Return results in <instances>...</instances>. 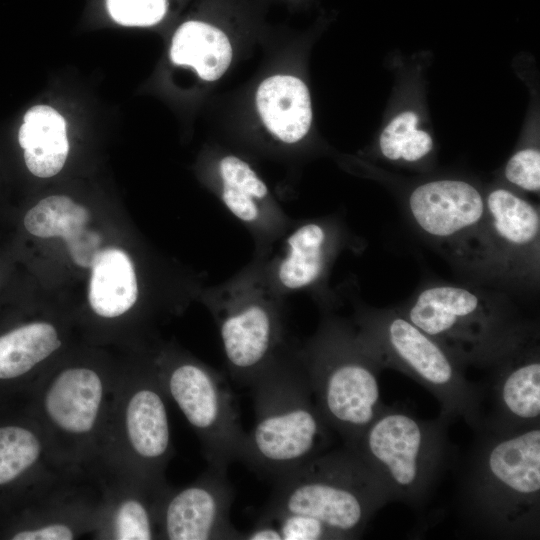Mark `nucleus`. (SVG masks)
Returning a JSON list of instances; mask_svg holds the SVG:
<instances>
[{
    "label": "nucleus",
    "instance_id": "23",
    "mask_svg": "<svg viewBox=\"0 0 540 540\" xmlns=\"http://www.w3.org/2000/svg\"><path fill=\"white\" fill-rule=\"evenodd\" d=\"M219 173L221 198L229 212L244 223L259 224L266 214L263 207L268 196L266 184L249 164L233 155L221 159Z\"/></svg>",
    "mask_w": 540,
    "mask_h": 540
},
{
    "label": "nucleus",
    "instance_id": "6",
    "mask_svg": "<svg viewBox=\"0 0 540 540\" xmlns=\"http://www.w3.org/2000/svg\"><path fill=\"white\" fill-rule=\"evenodd\" d=\"M355 327L383 368L395 369L427 389L449 422L462 419L474 432L481 428V387L434 338L396 307H361Z\"/></svg>",
    "mask_w": 540,
    "mask_h": 540
},
{
    "label": "nucleus",
    "instance_id": "3",
    "mask_svg": "<svg viewBox=\"0 0 540 540\" xmlns=\"http://www.w3.org/2000/svg\"><path fill=\"white\" fill-rule=\"evenodd\" d=\"M249 387L255 424L238 461L274 483L326 451L332 430L316 405L300 352L280 350Z\"/></svg>",
    "mask_w": 540,
    "mask_h": 540
},
{
    "label": "nucleus",
    "instance_id": "1",
    "mask_svg": "<svg viewBox=\"0 0 540 540\" xmlns=\"http://www.w3.org/2000/svg\"><path fill=\"white\" fill-rule=\"evenodd\" d=\"M458 488V508L480 536L540 535V426L514 434L475 432Z\"/></svg>",
    "mask_w": 540,
    "mask_h": 540
},
{
    "label": "nucleus",
    "instance_id": "26",
    "mask_svg": "<svg viewBox=\"0 0 540 540\" xmlns=\"http://www.w3.org/2000/svg\"><path fill=\"white\" fill-rule=\"evenodd\" d=\"M157 503L141 497H127L117 506L113 521V538L117 540H150L155 537L154 521Z\"/></svg>",
    "mask_w": 540,
    "mask_h": 540
},
{
    "label": "nucleus",
    "instance_id": "28",
    "mask_svg": "<svg viewBox=\"0 0 540 540\" xmlns=\"http://www.w3.org/2000/svg\"><path fill=\"white\" fill-rule=\"evenodd\" d=\"M279 528L282 540H338L336 534L320 520L300 513L260 514Z\"/></svg>",
    "mask_w": 540,
    "mask_h": 540
},
{
    "label": "nucleus",
    "instance_id": "29",
    "mask_svg": "<svg viewBox=\"0 0 540 540\" xmlns=\"http://www.w3.org/2000/svg\"><path fill=\"white\" fill-rule=\"evenodd\" d=\"M506 180L524 191L538 193L540 189V152L525 148L514 153L504 168Z\"/></svg>",
    "mask_w": 540,
    "mask_h": 540
},
{
    "label": "nucleus",
    "instance_id": "2",
    "mask_svg": "<svg viewBox=\"0 0 540 540\" xmlns=\"http://www.w3.org/2000/svg\"><path fill=\"white\" fill-rule=\"evenodd\" d=\"M465 369L489 370L539 337V326L508 294L473 284L433 281L396 306Z\"/></svg>",
    "mask_w": 540,
    "mask_h": 540
},
{
    "label": "nucleus",
    "instance_id": "7",
    "mask_svg": "<svg viewBox=\"0 0 540 540\" xmlns=\"http://www.w3.org/2000/svg\"><path fill=\"white\" fill-rule=\"evenodd\" d=\"M449 421L425 420L386 406L353 449L385 486L391 501L423 508L453 458Z\"/></svg>",
    "mask_w": 540,
    "mask_h": 540
},
{
    "label": "nucleus",
    "instance_id": "25",
    "mask_svg": "<svg viewBox=\"0 0 540 540\" xmlns=\"http://www.w3.org/2000/svg\"><path fill=\"white\" fill-rule=\"evenodd\" d=\"M41 452L40 439L31 430L15 425L0 427V485L31 468Z\"/></svg>",
    "mask_w": 540,
    "mask_h": 540
},
{
    "label": "nucleus",
    "instance_id": "9",
    "mask_svg": "<svg viewBox=\"0 0 540 540\" xmlns=\"http://www.w3.org/2000/svg\"><path fill=\"white\" fill-rule=\"evenodd\" d=\"M159 379L198 435L208 466L227 471L246 432L222 377L197 360L178 359L163 364Z\"/></svg>",
    "mask_w": 540,
    "mask_h": 540
},
{
    "label": "nucleus",
    "instance_id": "24",
    "mask_svg": "<svg viewBox=\"0 0 540 540\" xmlns=\"http://www.w3.org/2000/svg\"><path fill=\"white\" fill-rule=\"evenodd\" d=\"M418 116L406 111L396 116L382 131L379 146L382 155L391 160L416 162L432 151L431 136L417 129Z\"/></svg>",
    "mask_w": 540,
    "mask_h": 540
},
{
    "label": "nucleus",
    "instance_id": "13",
    "mask_svg": "<svg viewBox=\"0 0 540 540\" xmlns=\"http://www.w3.org/2000/svg\"><path fill=\"white\" fill-rule=\"evenodd\" d=\"M226 364L236 383L250 386L281 350L277 308L259 296H239L216 311Z\"/></svg>",
    "mask_w": 540,
    "mask_h": 540
},
{
    "label": "nucleus",
    "instance_id": "16",
    "mask_svg": "<svg viewBox=\"0 0 540 540\" xmlns=\"http://www.w3.org/2000/svg\"><path fill=\"white\" fill-rule=\"evenodd\" d=\"M339 240V229L330 222L308 221L296 227L275 268L279 287L299 291L318 285L337 254Z\"/></svg>",
    "mask_w": 540,
    "mask_h": 540
},
{
    "label": "nucleus",
    "instance_id": "15",
    "mask_svg": "<svg viewBox=\"0 0 540 540\" xmlns=\"http://www.w3.org/2000/svg\"><path fill=\"white\" fill-rule=\"evenodd\" d=\"M104 393V382L95 370L69 367L60 371L46 387L44 413L59 431L84 436L100 419Z\"/></svg>",
    "mask_w": 540,
    "mask_h": 540
},
{
    "label": "nucleus",
    "instance_id": "31",
    "mask_svg": "<svg viewBox=\"0 0 540 540\" xmlns=\"http://www.w3.org/2000/svg\"><path fill=\"white\" fill-rule=\"evenodd\" d=\"M243 540H282L279 528L271 519L259 516L254 526L243 532Z\"/></svg>",
    "mask_w": 540,
    "mask_h": 540
},
{
    "label": "nucleus",
    "instance_id": "11",
    "mask_svg": "<svg viewBox=\"0 0 540 540\" xmlns=\"http://www.w3.org/2000/svg\"><path fill=\"white\" fill-rule=\"evenodd\" d=\"M489 372L486 384L480 385L479 431L507 435L540 426L539 337L501 359Z\"/></svg>",
    "mask_w": 540,
    "mask_h": 540
},
{
    "label": "nucleus",
    "instance_id": "4",
    "mask_svg": "<svg viewBox=\"0 0 540 540\" xmlns=\"http://www.w3.org/2000/svg\"><path fill=\"white\" fill-rule=\"evenodd\" d=\"M316 405L344 446L352 448L386 405L379 376L384 369L356 327L326 318L300 352Z\"/></svg>",
    "mask_w": 540,
    "mask_h": 540
},
{
    "label": "nucleus",
    "instance_id": "20",
    "mask_svg": "<svg viewBox=\"0 0 540 540\" xmlns=\"http://www.w3.org/2000/svg\"><path fill=\"white\" fill-rule=\"evenodd\" d=\"M89 303L103 318H116L130 310L138 298L134 265L118 248L101 250L91 264Z\"/></svg>",
    "mask_w": 540,
    "mask_h": 540
},
{
    "label": "nucleus",
    "instance_id": "17",
    "mask_svg": "<svg viewBox=\"0 0 540 540\" xmlns=\"http://www.w3.org/2000/svg\"><path fill=\"white\" fill-rule=\"evenodd\" d=\"M88 210L64 195H53L39 201L24 217L26 230L40 238L61 237L73 261L91 267L99 252L101 238L88 229Z\"/></svg>",
    "mask_w": 540,
    "mask_h": 540
},
{
    "label": "nucleus",
    "instance_id": "5",
    "mask_svg": "<svg viewBox=\"0 0 540 540\" xmlns=\"http://www.w3.org/2000/svg\"><path fill=\"white\" fill-rule=\"evenodd\" d=\"M273 484L261 514L314 517L338 540L360 538L374 515L391 501L378 476L346 446L323 452Z\"/></svg>",
    "mask_w": 540,
    "mask_h": 540
},
{
    "label": "nucleus",
    "instance_id": "27",
    "mask_svg": "<svg viewBox=\"0 0 540 540\" xmlns=\"http://www.w3.org/2000/svg\"><path fill=\"white\" fill-rule=\"evenodd\" d=\"M111 17L125 26H150L165 15L166 0H107Z\"/></svg>",
    "mask_w": 540,
    "mask_h": 540
},
{
    "label": "nucleus",
    "instance_id": "8",
    "mask_svg": "<svg viewBox=\"0 0 540 540\" xmlns=\"http://www.w3.org/2000/svg\"><path fill=\"white\" fill-rule=\"evenodd\" d=\"M486 215L459 273L513 298L535 297L540 282V213L506 188L485 195Z\"/></svg>",
    "mask_w": 540,
    "mask_h": 540
},
{
    "label": "nucleus",
    "instance_id": "22",
    "mask_svg": "<svg viewBox=\"0 0 540 540\" xmlns=\"http://www.w3.org/2000/svg\"><path fill=\"white\" fill-rule=\"evenodd\" d=\"M61 346L54 325L33 322L0 336V379L22 376Z\"/></svg>",
    "mask_w": 540,
    "mask_h": 540
},
{
    "label": "nucleus",
    "instance_id": "19",
    "mask_svg": "<svg viewBox=\"0 0 540 540\" xmlns=\"http://www.w3.org/2000/svg\"><path fill=\"white\" fill-rule=\"evenodd\" d=\"M24 160L29 171L40 178H49L61 171L68 152L66 122L54 108L37 105L24 115L18 133Z\"/></svg>",
    "mask_w": 540,
    "mask_h": 540
},
{
    "label": "nucleus",
    "instance_id": "14",
    "mask_svg": "<svg viewBox=\"0 0 540 540\" xmlns=\"http://www.w3.org/2000/svg\"><path fill=\"white\" fill-rule=\"evenodd\" d=\"M164 391L160 379L137 382L127 397L124 412L127 443L154 486L159 485V476L171 453Z\"/></svg>",
    "mask_w": 540,
    "mask_h": 540
},
{
    "label": "nucleus",
    "instance_id": "10",
    "mask_svg": "<svg viewBox=\"0 0 540 540\" xmlns=\"http://www.w3.org/2000/svg\"><path fill=\"white\" fill-rule=\"evenodd\" d=\"M407 210L417 232L459 271L483 225L485 195L464 180H432L412 190Z\"/></svg>",
    "mask_w": 540,
    "mask_h": 540
},
{
    "label": "nucleus",
    "instance_id": "21",
    "mask_svg": "<svg viewBox=\"0 0 540 540\" xmlns=\"http://www.w3.org/2000/svg\"><path fill=\"white\" fill-rule=\"evenodd\" d=\"M170 57L174 64L193 67L203 80L215 81L227 70L232 48L227 36L218 28L188 21L175 32Z\"/></svg>",
    "mask_w": 540,
    "mask_h": 540
},
{
    "label": "nucleus",
    "instance_id": "30",
    "mask_svg": "<svg viewBox=\"0 0 540 540\" xmlns=\"http://www.w3.org/2000/svg\"><path fill=\"white\" fill-rule=\"evenodd\" d=\"M76 537L74 530L64 523H48L43 526L23 530L16 533L13 540H72Z\"/></svg>",
    "mask_w": 540,
    "mask_h": 540
},
{
    "label": "nucleus",
    "instance_id": "12",
    "mask_svg": "<svg viewBox=\"0 0 540 540\" xmlns=\"http://www.w3.org/2000/svg\"><path fill=\"white\" fill-rule=\"evenodd\" d=\"M234 498L227 471L208 466L191 485L162 491L157 505L161 533L170 540H243L230 519Z\"/></svg>",
    "mask_w": 540,
    "mask_h": 540
},
{
    "label": "nucleus",
    "instance_id": "18",
    "mask_svg": "<svg viewBox=\"0 0 540 540\" xmlns=\"http://www.w3.org/2000/svg\"><path fill=\"white\" fill-rule=\"evenodd\" d=\"M256 105L267 129L283 142L301 140L311 126L308 88L294 76L275 75L265 79L258 87Z\"/></svg>",
    "mask_w": 540,
    "mask_h": 540
}]
</instances>
